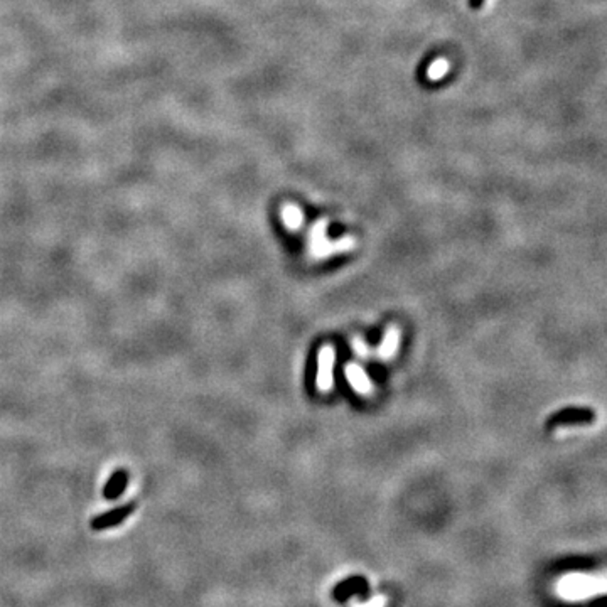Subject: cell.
Segmentation results:
<instances>
[{
    "mask_svg": "<svg viewBox=\"0 0 607 607\" xmlns=\"http://www.w3.org/2000/svg\"><path fill=\"white\" fill-rule=\"evenodd\" d=\"M400 339H402V331L397 326H388L387 332H385L381 344L376 349V358L381 361H390L397 356V351L400 348Z\"/></svg>",
    "mask_w": 607,
    "mask_h": 607,
    "instance_id": "8992f818",
    "label": "cell"
},
{
    "mask_svg": "<svg viewBox=\"0 0 607 607\" xmlns=\"http://www.w3.org/2000/svg\"><path fill=\"white\" fill-rule=\"evenodd\" d=\"M483 2H484V0H471V7L479 8L481 6H483Z\"/></svg>",
    "mask_w": 607,
    "mask_h": 607,
    "instance_id": "30bf717a",
    "label": "cell"
},
{
    "mask_svg": "<svg viewBox=\"0 0 607 607\" xmlns=\"http://www.w3.org/2000/svg\"><path fill=\"white\" fill-rule=\"evenodd\" d=\"M354 246H356V240H354V238H342V240L337 241L327 240L326 223L319 221V223H315V227L311 229L307 251H309L312 260H324L331 257V255L346 253V251L354 250Z\"/></svg>",
    "mask_w": 607,
    "mask_h": 607,
    "instance_id": "6da1fadb",
    "label": "cell"
},
{
    "mask_svg": "<svg viewBox=\"0 0 607 607\" xmlns=\"http://www.w3.org/2000/svg\"><path fill=\"white\" fill-rule=\"evenodd\" d=\"M344 376L348 380L349 387L358 395H361V397H373L375 395V387H373L371 380L368 378L366 371L358 363H346Z\"/></svg>",
    "mask_w": 607,
    "mask_h": 607,
    "instance_id": "277c9868",
    "label": "cell"
},
{
    "mask_svg": "<svg viewBox=\"0 0 607 607\" xmlns=\"http://www.w3.org/2000/svg\"><path fill=\"white\" fill-rule=\"evenodd\" d=\"M282 218H284V223L287 224L289 229H292V232H296V229L301 228L302 224V212L297 210L296 206H287L284 211H282Z\"/></svg>",
    "mask_w": 607,
    "mask_h": 607,
    "instance_id": "ba28073f",
    "label": "cell"
},
{
    "mask_svg": "<svg viewBox=\"0 0 607 607\" xmlns=\"http://www.w3.org/2000/svg\"><path fill=\"white\" fill-rule=\"evenodd\" d=\"M334 361H336V351L332 346H323L318 354V375H315V388L320 393H329L334 387Z\"/></svg>",
    "mask_w": 607,
    "mask_h": 607,
    "instance_id": "7a4b0ae2",
    "label": "cell"
},
{
    "mask_svg": "<svg viewBox=\"0 0 607 607\" xmlns=\"http://www.w3.org/2000/svg\"><path fill=\"white\" fill-rule=\"evenodd\" d=\"M594 422V414L585 409L563 410L552 419L553 425H587Z\"/></svg>",
    "mask_w": 607,
    "mask_h": 607,
    "instance_id": "52a82bcc",
    "label": "cell"
},
{
    "mask_svg": "<svg viewBox=\"0 0 607 607\" xmlns=\"http://www.w3.org/2000/svg\"><path fill=\"white\" fill-rule=\"evenodd\" d=\"M130 481V472L127 467H119V469H115L112 472V476L108 478V481L103 486V498H105L107 501H115L119 500L121 494L125 493V489H127Z\"/></svg>",
    "mask_w": 607,
    "mask_h": 607,
    "instance_id": "5b68a950",
    "label": "cell"
},
{
    "mask_svg": "<svg viewBox=\"0 0 607 607\" xmlns=\"http://www.w3.org/2000/svg\"><path fill=\"white\" fill-rule=\"evenodd\" d=\"M351 344H353L354 353H356L359 358H368V356H370V348H368V344L361 339V337L356 336L353 341H351Z\"/></svg>",
    "mask_w": 607,
    "mask_h": 607,
    "instance_id": "9c48e42d",
    "label": "cell"
},
{
    "mask_svg": "<svg viewBox=\"0 0 607 607\" xmlns=\"http://www.w3.org/2000/svg\"><path fill=\"white\" fill-rule=\"evenodd\" d=\"M137 506H138L137 501H128L125 503V505L116 506L114 510L105 511V513L95 516V518L90 522L91 530L103 531V530H110V528L119 527L120 523H124L125 519H127L128 516L137 510Z\"/></svg>",
    "mask_w": 607,
    "mask_h": 607,
    "instance_id": "3957f363",
    "label": "cell"
}]
</instances>
